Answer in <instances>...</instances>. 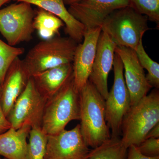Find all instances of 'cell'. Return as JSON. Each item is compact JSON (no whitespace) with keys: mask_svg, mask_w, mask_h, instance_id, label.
<instances>
[{"mask_svg":"<svg viewBox=\"0 0 159 159\" xmlns=\"http://www.w3.org/2000/svg\"><path fill=\"white\" fill-rule=\"evenodd\" d=\"M0 159H6L5 158H2V157L0 156Z\"/></svg>","mask_w":159,"mask_h":159,"instance_id":"f546056e","label":"cell"},{"mask_svg":"<svg viewBox=\"0 0 159 159\" xmlns=\"http://www.w3.org/2000/svg\"><path fill=\"white\" fill-rule=\"evenodd\" d=\"M142 39L135 50L140 64L148 71L146 79L152 87L159 88V64L151 59L143 47Z\"/></svg>","mask_w":159,"mask_h":159,"instance_id":"44dd1931","label":"cell"},{"mask_svg":"<svg viewBox=\"0 0 159 159\" xmlns=\"http://www.w3.org/2000/svg\"><path fill=\"white\" fill-rule=\"evenodd\" d=\"M47 101L36 88L32 77H30L7 116L11 127L16 129L25 126L41 127Z\"/></svg>","mask_w":159,"mask_h":159,"instance_id":"ba28073f","label":"cell"},{"mask_svg":"<svg viewBox=\"0 0 159 159\" xmlns=\"http://www.w3.org/2000/svg\"><path fill=\"white\" fill-rule=\"evenodd\" d=\"M148 17L130 6L115 10L101 28L117 46L135 50L145 32L149 30Z\"/></svg>","mask_w":159,"mask_h":159,"instance_id":"5b68a950","label":"cell"},{"mask_svg":"<svg viewBox=\"0 0 159 159\" xmlns=\"http://www.w3.org/2000/svg\"><path fill=\"white\" fill-rule=\"evenodd\" d=\"M31 127H11L0 134V156L6 159H27L29 137Z\"/></svg>","mask_w":159,"mask_h":159,"instance_id":"e0dca14e","label":"cell"},{"mask_svg":"<svg viewBox=\"0 0 159 159\" xmlns=\"http://www.w3.org/2000/svg\"><path fill=\"white\" fill-rule=\"evenodd\" d=\"M129 6V0H83L70 5L68 10L86 31L101 27L112 12Z\"/></svg>","mask_w":159,"mask_h":159,"instance_id":"30bf717a","label":"cell"},{"mask_svg":"<svg viewBox=\"0 0 159 159\" xmlns=\"http://www.w3.org/2000/svg\"><path fill=\"white\" fill-rule=\"evenodd\" d=\"M40 93L47 99L54 96L73 77L72 63L48 69L31 76Z\"/></svg>","mask_w":159,"mask_h":159,"instance_id":"9a60e30c","label":"cell"},{"mask_svg":"<svg viewBox=\"0 0 159 159\" xmlns=\"http://www.w3.org/2000/svg\"><path fill=\"white\" fill-rule=\"evenodd\" d=\"M65 4L66 5H69V6L71 5L79 2L83 0H63Z\"/></svg>","mask_w":159,"mask_h":159,"instance_id":"83f0119b","label":"cell"},{"mask_svg":"<svg viewBox=\"0 0 159 159\" xmlns=\"http://www.w3.org/2000/svg\"><path fill=\"white\" fill-rule=\"evenodd\" d=\"M80 131L86 144L93 148L111 139L105 118V100L88 80L79 91Z\"/></svg>","mask_w":159,"mask_h":159,"instance_id":"6da1fadb","label":"cell"},{"mask_svg":"<svg viewBox=\"0 0 159 159\" xmlns=\"http://www.w3.org/2000/svg\"><path fill=\"white\" fill-rule=\"evenodd\" d=\"M31 6L17 2L0 9V33L9 45L15 47L32 39L35 11Z\"/></svg>","mask_w":159,"mask_h":159,"instance_id":"8992f818","label":"cell"},{"mask_svg":"<svg viewBox=\"0 0 159 159\" xmlns=\"http://www.w3.org/2000/svg\"><path fill=\"white\" fill-rule=\"evenodd\" d=\"M78 43L70 37L43 40L29 51L24 64L30 76L62 65L72 63Z\"/></svg>","mask_w":159,"mask_h":159,"instance_id":"277c9868","label":"cell"},{"mask_svg":"<svg viewBox=\"0 0 159 159\" xmlns=\"http://www.w3.org/2000/svg\"><path fill=\"white\" fill-rule=\"evenodd\" d=\"M137 147L145 156L150 157H159V139H145Z\"/></svg>","mask_w":159,"mask_h":159,"instance_id":"cb8c5ba5","label":"cell"},{"mask_svg":"<svg viewBox=\"0 0 159 159\" xmlns=\"http://www.w3.org/2000/svg\"><path fill=\"white\" fill-rule=\"evenodd\" d=\"M31 77L23 60L16 58L6 73L1 88V104L6 117Z\"/></svg>","mask_w":159,"mask_h":159,"instance_id":"5bb4252c","label":"cell"},{"mask_svg":"<svg viewBox=\"0 0 159 159\" xmlns=\"http://www.w3.org/2000/svg\"><path fill=\"white\" fill-rule=\"evenodd\" d=\"M113 84L105 100V118L111 130V137H119L122 120L131 107L130 95L125 84L123 66L115 53L113 63Z\"/></svg>","mask_w":159,"mask_h":159,"instance_id":"52a82bcc","label":"cell"},{"mask_svg":"<svg viewBox=\"0 0 159 159\" xmlns=\"http://www.w3.org/2000/svg\"><path fill=\"white\" fill-rule=\"evenodd\" d=\"M11 0H0V8L4 4L10 2Z\"/></svg>","mask_w":159,"mask_h":159,"instance_id":"f1b7e54d","label":"cell"},{"mask_svg":"<svg viewBox=\"0 0 159 159\" xmlns=\"http://www.w3.org/2000/svg\"><path fill=\"white\" fill-rule=\"evenodd\" d=\"M47 136L44 159H89L91 149L83 139L80 124L70 130Z\"/></svg>","mask_w":159,"mask_h":159,"instance_id":"9c48e42d","label":"cell"},{"mask_svg":"<svg viewBox=\"0 0 159 159\" xmlns=\"http://www.w3.org/2000/svg\"><path fill=\"white\" fill-rule=\"evenodd\" d=\"M159 123V92L156 89L131 106L123 118L121 140L127 148L138 146L152 129Z\"/></svg>","mask_w":159,"mask_h":159,"instance_id":"7a4b0ae2","label":"cell"},{"mask_svg":"<svg viewBox=\"0 0 159 159\" xmlns=\"http://www.w3.org/2000/svg\"><path fill=\"white\" fill-rule=\"evenodd\" d=\"M115 53L119 55L123 64L124 79L130 95L131 106L146 96L152 87L147 81L134 50L116 46Z\"/></svg>","mask_w":159,"mask_h":159,"instance_id":"8fae6325","label":"cell"},{"mask_svg":"<svg viewBox=\"0 0 159 159\" xmlns=\"http://www.w3.org/2000/svg\"><path fill=\"white\" fill-rule=\"evenodd\" d=\"M127 151L120 137H111L102 145L91 149L89 159H126Z\"/></svg>","mask_w":159,"mask_h":159,"instance_id":"d6986e66","label":"cell"},{"mask_svg":"<svg viewBox=\"0 0 159 159\" xmlns=\"http://www.w3.org/2000/svg\"><path fill=\"white\" fill-rule=\"evenodd\" d=\"M27 159H44L48 136L41 127L31 128L29 134Z\"/></svg>","mask_w":159,"mask_h":159,"instance_id":"ffe728a7","label":"cell"},{"mask_svg":"<svg viewBox=\"0 0 159 159\" xmlns=\"http://www.w3.org/2000/svg\"><path fill=\"white\" fill-rule=\"evenodd\" d=\"M129 6L159 25V0H129Z\"/></svg>","mask_w":159,"mask_h":159,"instance_id":"603a6c76","label":"cell"},{"mask_svg":"<svg viewBox=\"0 0 159 159\" xmlns=\"http://www.w3.org/2000/svg\"><path fill=\"white\" fill-rule=\"evenodd\" d=\"M65 26L61 20L56 16L39 8L33 20V27L43 40L48 39L59 33L60 29Z\"/></svg>","mask_w":159,"mask_h":159,"instance_id":"ac0fdd59","label":"cell"},{"mask_svg":"<svg viewBox=\"0 0 159 159\" xmlns=\"http://www.w3.org/2000/svg\"><path fill=\"white\" fill-rule=\"evenodd\" d=\"M11 127V125L3 111L1 102V88H0V134L5 132Z\"/></svg>","mask_w":159,"mask_h":159,"instance_id":"484cf974","label":"cell"},{"mask_svg":"<svg viewBox=\"0 0 159 159\" xmlns=\"http://www.w3.org/2000/svg\"><path fill=\"white\" fill-rule=\"evenodd\" d=\"M101 27L85 31L82 43L78 44L73 60V79L78 92L88 81L96 56Z\"/></svg>","mask_w":159,"mask_h":159,"instance_id":"7c38bea8","label":"cell"},{"mask_svg":"<svg viewBox=\"0 0 159 159\" xmlns=\"http://www.w3.org/2000/svg\"><path fill=\"white\" fill-rule=\"evenodd\" d=\"M79 92L72 78L53 97L48 99L44 110L41 128L47 135L65 129L73 120H80Z\"/></svg>","mask_w":159,"mask_h":159,"instance_id":"3957f363","label":"cell"},{"mask_svg":"<svg viewBox=\"0 0 159 159\" xmlns=\"http://www.w3.org/2000/svg\"><path fill=\"white\" fill-rule=\"evenodd\" d=\"M116 45L104 31H101L96 56L89 80L106 100L108 95V77L113 67Z\"/></svg>","mask_w":159,"mask_h":159,"instance_id":"4fadbf2b","label":"cell"},{"mask_svg":"<svg viewBox=\"0 0 159 159\" xmlns=\"http://www.w3.org/2000/svg\"><path fill=\"white\" fill-rule=\"evenodd\" d=\"M126 159H159V157H150L142 154L137 146L131 145L128 148Z\"/></svg>","mask_w":159,"mask_h":159,"instance_id":"d4e9b609","label":"cell"},{"mask_svg":"<svg viewBox=\"0 0 159 159\" xmlns=\"http://www.w3.org/2000/svg\"><path fill=\"white\" fill-rule=\"evenodd\" d=\"M23 48L9 45L0 39V88L10 66L17 57L24 53Z\"/></svg>","mask_w":159,"mask_h":159,"instance_id":"7402d4cb","label":"cell"},{"mask_svg":"<svg viewBox=\"0 0 159 159\" xmlns=\"http://www.w3.org/2000/svg\"><path fill=\"white\" fill-rule=\"evenodd\" d=\"M149 138L159 139V123L151 129L147 134L145 139H149Z\"/></svg>","mask_w":159,"mask_h":159,"instance_id":"4316f807","label":"cell"},{"mask_svg":"<svg viewBox=\"0 0 159 159\" xmlns=\"http://www.w3.org/2000/svg\"><path fill=\"white\" fill-rule=\"evenodd\" d=\"M25 2L44 9L56 16L65 25V32L76 42L81 43L85 32L84 26L70 13L63 0H13Z\"/></svg>","mask_w":159,"mask_h":159,"instance_id":"2e32d148","label":"cell"}]
</instances>
